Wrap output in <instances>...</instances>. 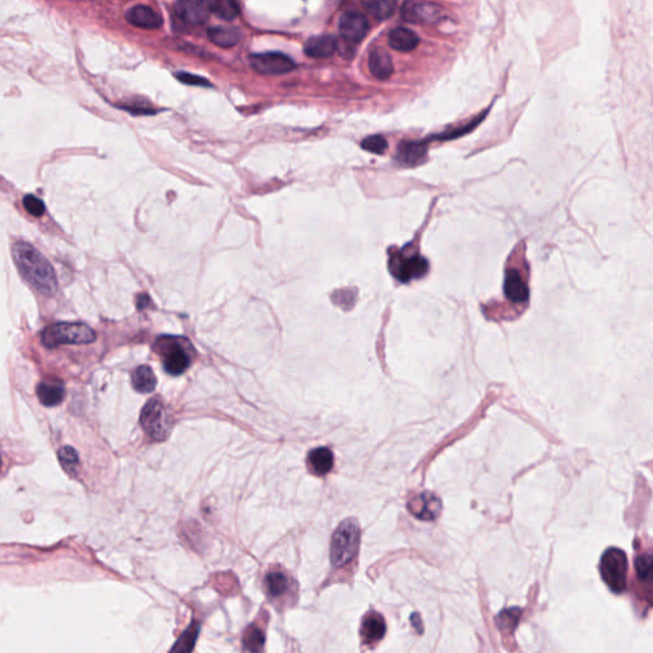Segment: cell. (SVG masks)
I'll use <instances>...</instances> for the list:
<instances>
[{
    "label": "cell",
    "instance_id": "cell-1",
    "mask_svg": "<svg viewBox=\"0 0 653 653\" xmlns=\"http://www.w3.org/2000/svg\"><path fill=\"white\" fill-rule=\"evenodd\" d=\"M13 261L19 275L38 293L51 295L58 288L56 271L49 261L33 245L17 241L12 246Z\"/></svg>",
    "mask_w": 653,
    "mask_h": 653
},
{
    "label": "cell",
    "instance_id": "cell-2",
    "mask_svg": "<svg viewBox=\"0 0 653 653\" xmlns=\"http://www.w3.org/2000/svg\"><path fill=\"white\" fill-rule=\"evenodd\" d=\"M360 545V527L355 519H346L337 527L330 543V562L341 568L354 559Z\"/></svg>",
    "mask_w": 653,
    "mask_h": 653
},
{
    "label": "cell",
    "instance_id": "cell-3",
    "mask_svg": "<svg viewBox=\"0 0 653 653\" xmlns=\"http://www.w3.org/2000/svg\"><path fill=\"white\" fill-rule=\"evenodd\" d=\"M96 340V333L83 323H56L41 333L43 346L54 348L61 345H88Z\"/></svg>",
    "mask_w": 653,
    "mask_h": 653
},
{
    "label": "cell",
    "instance_id": "cell-4",
    "mask_svg": "<svg viewBox=\"0 0 653 653\" xmlns=\"http://www.w3.org/2000/svg\"><path fill=\"white\" fill-rule=\"evenodd\" d=\"M600 573L606 586L614 593H622L627 588L628 559L623 550L610 548L601 556Z\"/></svg>",
    "mask_w": 653,
    "mask_h": 653
},
{
    "label": "cell",
    "instance_id": "cell-5",
    "mask_svg": "<svg viewBox=\"0 0 653 653\" xmlns=\"http://www.w3.org/2000/svg\"><path fill=\"white\" fill-rule=\"evenodd\" d=\"M141 425L152 439L165 440L171 430V419L165 406L153 398L146 403L141 412Z\"/></svg>",
    "mask_w": 653,
    "mask_h": 653
},
{
    "label": "cell",
    "instance_id": "cell-6",
    "mask_svg": "<svg viewBox=\"0 0 653 653\" xmlns=\"http://www.w3.org/2000/svg\"><path fill=\"white\" fill-rule=\"evenodd\" d=\"M159 354L162 356L166 372L171 375L183 374L190 365V357L177 337H161L156 342Z\"/></svg>",
    "mask_w": 653,
    "mask_h": 653
},
{
    "label": "cell",
    "instance_id": "cell-7",
    "mask_svg": "<svg viewBox=\"0 0 653 653\" xmlns=\"http://www.w3.org/2000/svg\"><path fill=\"white\" fill-rule=\"evenodd\" d=\"M390 269L392 275L395 276L398 281L406 283L427 275L429 263L420 254L406 256L402 251H399L391 256Z\"/></svg>",
    "mask_w": 653,
    "mask_h": 653
},
{
    "label": "cell",
    "instance_id": "cell-8",
    "mask_svg": "<svg viewBox=\"0 0 653 653\" xmlns=\"http://www.w3.org/2000/svg\"><path fill=\"white\" fill-rule=\"evenodd\" d=\"M401 16L409 23H435L444 16V9L429 1L406 0L401 6Z\"/></svg>",
    "mask_w": 653,
    "mask_h": 653
},
{
    "label": "cell",
    "instance_id": "cell-9",
    "mask_svg": "<svg viewBox=\"0 0 653 653\" xmlns=\"http://www.w3.org/2000/svg\"><path fill=\"white\" fill-rule=\"evenodd\" d=\"M251 67L258 73L286 74L293 70L295 63L291 58L281 53H264L251 56Z\"/></svg>",
    "mask_w": 653,
    "mask_h": 653
},
{
    "label": "cell",
    "instance_id": "cell-10",
    "mask_svg": "<svg viewBox=\"0 0 653 653\" xmlns=\"http://www.w3.org/2000/svg\"><path fill=\"white\" fill-rule=\"evenodd\" d=\"M338 28L345 41L350 43H359L367 36L369 21L362 13L350 11L342 14Z\"/></svg>",
    "mask_w": 653,
    "mask_h": 653
},
{
    "label": "cell",
    "instance_id": "cell-11",
    "mask_svg": "<svg viewBox=\"0 0 653 653\" xmlns=\"http://www.w3.org/2000/svg\"><path fill=\"white\" fill-rule=\"evenodd\" d=\"M409 513L422 521H434L439 517L442 511V501L433 493H422L416 495L412 501H409Z\"/></svg>",
    "mask_w": 653,
    "mask_h": 653
},
{
    "label": "cell",
    "instance_id": "cell-12",
    "mask_svg": "<svg viewBox=\"0 0 653 653\" xmlns=\"http://www.w3.org/2000/svg\"><path fill=\"white\" fill-rule=\"evenodd\" d=\"M175 12L184 22L197 26L207 21L211 11L207 0H177Z\"/></svg>",
    "mask_w": 653,
    "mask_h": 653
},
{
    "label": "cell",
    "instance_id": "cell-13",
    "mask_svg": "<svg viewBox=\"0 0 653 653\" xmlns=\"http://www.w3.org/2000/svg\"><path fill=\"white\" fill-rule=\"evenodd\" d=\"M36 395L38 401L43 403V406L54 407L63 402L66 396V387L59 379H43L37 385Z\"/></svg>",
    "mask_w": 653,
    "mask_h": 653
},
{
    "label": "cell",
    "instance_id": "cell-14",
    "mask_svg": "<svg viewBox=\"0 0 653 653\" xmlns=\"http://www.w3.org/2000/svg\"><path fill=\"white\" fill-rule=\"evenodd\" d=\"M127 21L130 25L143 30H156L162 25L161 16L147 6H135L127 13Z\"/></svg>",
    "mask_w": 653,
    "mask_h": 653
},
{
    "label": "cell",
    "instance_id": "cell-15",
    "mask_svg": "<svg viewBox=\"0 0 653 653\" xmlns=\"http://www.w3.org/2000/svg\"><path fill=\"white\" fill-rule=\"evenodd\" d=\"M504 293L509 301L522 304L528 300V286L517 269H508L504 281Z\"/></svg>",
    "mask_w": 653,
    "mask_h": 653
},
{
    "label": "cell",
    "instance_id": "cell-16",
    "mask_svg": "<svg viewBox=\"0 0 653 653\" xmlns=\"http://www.w3.org/2000/svg\"><path fill=\"white\" fill-rule=\"evenodd\" d=\"M385 622L378 612H369L362 620L361 638L365 644H375L385 635Z\"/></svg>",
    "mask_w": 653,
    "mask_h": 653
},
{
    "label": "cell",
    "instance_id": "cell-17",
    "mask_svg": "<svg viewBox=\"0 0 653 653\" xmlns=\"http://www.w3.org/2000/svg\"><path fill=\"white\" fill-rule=\"evenodd\" d=\"M369 69L377 80H388L395 69L390 53L380 48L372 49L369 56Z\"/></svg>",
    "mask_w": 653,
    "mask_h": 653
},
{
    "label": "cell",
    "instance_id": "cell-18",
    "mask_svg": "<svg viewBox=\"0 0 653 653\" xmlns=\"http://www.w3.org/2000/svg\"><path fill=\"white\" fill-rule=\"evenodd\" d=\"M333 453L330 452L328 448L320 446L313 449L309 452L306 458V464L309 471L317 475V476H324L327 475L330 470L333 469Z\"/></svg>",
    "mask_w": 653,
    "mask_h": 653
},
{
    "label": "cell",
    "instance_id": "cell-19",
    "mask_svg": "<svg viewBox=\"0 0 653 653\" xmlns=\"http://www.w3.org/2000/svg\"><path fill=\"white\" fill-rule=\"evenodd\" d=\"M336 37L330 35H322V36L310 37L305 43L306 56L310 58H330L335 54L337 50Z\"/></svg>",
    "mask_w": 653,
    "mask_h": 653
},
{
    "label": "cell",
    "instance_id": "cell-20",
    "mask_svg": "<svg viewBox=\"0 0 653 653\" xmlns=\"http://www.w3.org/2000/svg\"><path fill=\"white\" fill-rule=\"evenodd\" d=\"M388 43L391 45L392 49L402 51V53H409L419 46L420 37L416 35L415 31L409 30L406 27H397L391 31L388 36Z\"/></svg>",
    "mask_w": 653,
    "mask_h": 653
},
{
    "label": "cell",
    "instance_id": "cell-21",
    "mask_svg": "<svg viewBox=\"0 0 653 653\" xmlns=\"http://www.w3.org/2000/svg\"><path fill=\"white\" fill-rule=\"evenodd\" d=\"M427 155V146L424 142H402L397 147L398 162L402 165L414 166L420 164Z\"/></svg>",
    "mask_w": 653,
    "mask_h": 653
},
{
    "label": "cell",
    "instance_id": "cell-22",
    "mask_svg": "<svg viewBox=\"0 0 653 653\" xmlns=\"http://www.w3.org/2000/svg\"><path fill=\"white\" fill-rule=\"evenodd\" d=\"M290 582L291 580L283 572L272 570V572H268L266 575L264 586H266V591H267L271 597L278 598L282 597L283 595H286L288 592L290 586H291Z\"/></svg>",
    "mask_w": 653,
    "mask_h": 653
},
{
    "label": "cell",
    "instance_id": "cell-23",
    "mask_svg": "<svg viewBox=\"0 0 653 653\" xmlns=\"http://www.w3.org/2000/svg\"><path fill=\"white\" fill-rule=\"evenodd\" d=\"M209 40L220 48H232L240 40V31L235 27H211L208 30Z\"/></svg>",
    "mask_w": 653,
    "mask_h": 653
},
{
    "label": "cell",
    "instance_id": "cell-24",
    "mask_svg": "<svg viewBox=\"0 0 653 653\" xmlns=\"http://www.w3.org/2000/svg\"><path fill=\"white\" fill-rule=\"evenodd\" d=\"M132 385L135 387V391L150 393L156 388L157 379L155 377L151 367L142 365V367H137L132 374Z\"/></svg>",
    "mask_w": 653,
    "mask_h": 653
},
{
    "label": "cell",
    "instance_id": "cell-25",
    "mask_svg": "<svg viewBox=\"0 0 653 653\" xmlns=\"http://www.w3.org/2000/svg\"><path fill=\"white\" fill-rule=\"evenodd\" d=\"M362 6L374 19H387L396 12L397 0H362Z\"/></svg>",
    "mask_w": 653,
    "mask_h": 653
},
{
    "label": "cell",
    "instance_id": "cell-26",
    "mask_svg": "<svg viewBox=\"0 0 653 653\" xmlns=\"http://www.w3.org/2000/svg\"><path fill=\"white\" fill-rule=\"evenodd\" d=\"M208 4L211 12L225 21L236 19L240 13V8L235 0H209Z\"/></svg>",
    "mask_w": 653,
    "mask_h": 653
},
{
    "label": "cell",
    "instance_id": "cell-27",
    "mask_svg": "<svg viewBox=\"0 0 653 653\" xmlns=\"http://www.w3.org/2000/svg\"><path fill=\"white\" fill-rule=\"evenodd\" d=\"M58 456H59V461L66 472L72 476H75L78 466H80V457H78V453L75 452V449L72 446H63L59 449Z\"/></svg>",
    "mask_w": 653,
    "mask_h": 653
},
{
    "label": "cell",
    "instance_id": "cell-28",
    "mask_svg": "<svg viewBox=\"0 0 653 653\" xmlns=\"http://www.w3.org/2000/svg\"><path fill=\"white\" fill-rule=\"evenodd\" d=\"M264 642H266V635L261 629L251 627L245 632L243 643H244V648L246 651L259 652L264 646Z\"/></svg>",
    "mask_w": 653,
    "mask_h": 653
},
{
    "label": "cell",
    "instance_id": "cell-29",
    "mask_svg": "<svg viewBox=\"0 0 653 653\" xmlns=\"http://www.w3.org/2000/svg\"><path fill=\"white\" fill-rule=\"evenodd\" d=\"M198 633H199V625L194 623L190 628L185 630V633L177 642V644L171 648V651L172 652H177V651H179V652H189L194 647V643H196L197 638H198Z\"/></svg>",
    "mask_w": 653,
    "mask_h": 653
},
{
    "label": "cell",
    "instance_id": "cell-30",
    "mask_svg": "<svg viewBox=\"0 0 653 653\" xmlns=\"http://www.w3.org/2000/svg\"><path fill=\"white\" fill-rule=\"evenodd\" d=\"M521 615H522V610H519L517 607L501 611V614L496 617V625L501 630L512 632L513 629L517 627Z\"/></svg>",
    "mask_w": 653,
    "mask_h": 653
},
{
    "label": "cell",
    "instance_id": "cell-31",
    "mask_svg": "<svg viewBox=\"0 0 653 653\" xmlns=\"http://www.w3.org/2000/svg\"><path fill=\"white\" fill-rule=\"evenodd\" d=\"M637 575L642 582H649L652 580V555L651 553L641 554L635 559Z\"/></svg>",
    "mask_w": 653,
    "mask_h": 653
},
{
    "label": "cell",
    "instance_id": "cell-32",
    "mask_svg": "<svg viewBox=\"0 0 653 653\" xmlns=\"http://www.w3.org/2000/svg\"><path fill=\"white\" fill-rule=\"evenodd\" d=\"M361 147L367 152L382 155V153H385L387 151L388 142H387L383 135H372V137H367L364 141L361 142Z\"/></svg>",
    "mask_w": 653,
    "mask_h": 653
},
{
    "label": "cell",
    "instance_id": "cell-33",
    "mask_svg": "<svg viewBox=\"0 0 653 653\" xmlns=\"http://www.w3.org/2000/svg\"><path fill=\"white\" fill-rule=\"evenodd\" d=\"M23 207H25L26 211L33 216V217H41L43 214H45V204L41 199H38L36 196L33 194H27L23 198Z\"/></svg>",
    "mask_w": 653,
    "mask_h": 653
},
{
    "label": "cell",
    "instance_id": "cell-34",
    "mask_svg": "<svg viewBox=\"0 0 653 653\" xmlns=\"http://www.w3.org/2000/svg\"><path fill=\"white\" fill-rule=\"evenodd\" d=\"M177 78L182 83H185V85H201V87H209L211 85V83L206 78H202V77L196 75V74L180 72V73H177Z\"/></svg>",
    "mask_w": 653,
    "mask_h": 653
},
{
    "label": "cell",
    "instance_id": "cell-35",
    "mask_svg": "<svg viewBox=\"0 0 653 653\" xmlns=\"http://www.w3.org/2000/svg\"><path fill=\"white\" fill-rule=\"evenodd\" d=\"M122 109L129 111V113H132V114H138V115H142V114H155V110L151 109L150 106H147L146 104H143V103H130V104L122 105Z\"/></svg>",
    "mask_w": 653,
    "mask_h": 653
},
{
    "label": "cell",
    "instance_id": "cell-36",
    "mask_svg": "<svg viewBox=\"0 0 653 653\" xmlns=\"http://www.w3.org/2000/svg\"><path fill=\"white\" fill-rule=\"evenodd\" d=\"M0 466H1V458H0Z\"/></svg>",
    "mask_w": 653,
    "mask_h": 653
}]
</instances>
